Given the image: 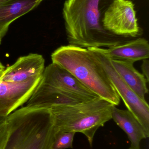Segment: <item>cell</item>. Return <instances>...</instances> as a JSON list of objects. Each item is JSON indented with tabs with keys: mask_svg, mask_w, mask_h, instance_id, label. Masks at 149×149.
I'll return each instance as SVG.
<instances>
[{
	"mask_svg": "<svg viewBox=\"0 0 149 149\" xmlns=\"http://www.w3.org/2000/svg\"><path fill=\"white\" fill-rule=\"evenodd\" d=\"M114 0H66L63 8L69 45L84 49L108 48L129 40L105 29L104 13Z\"/></svg>",
	"mask_w": 149,
	"mask_h": 149,
	"instance_id": "cell-1",
	"label": "cell"
},
{
	"mask_svg": "<svg viewBox=\"0 0 149 149\" xmlns=\"http://www.w3.org/2000/svg\"><path fill=\"white\" fill-rule=\"evenodd\" d=\"M6 121L8 134L3 149H53L56 130L49 107L26 106Z\"/></svg>",
	"mask_w": 149,
	"mask_h": 149,
	"instance_id": "cell-2",
	"label": "cell"
},
{
	"mask_svg": "<svg viewBox=\"0 0 149 149\" xmlns=\"http://www.w3.org/2000/svg\"><path fill=\"white\" fill-rule=\"evenodd\" d=\"M51 59L99 97L115 106L120 104V98L105 70L87 49L63 45L52 52Z\"/></svg>",
	"mask_w": 149,
	"mask_h": 149,
	"instance_id": "cell-3",
	"label": "cell"
},
{
	"mask_svg": "<svg viewBox=\"0 0 149 149\" xmlns=\"http://www.w3.org/2000/svg\"><path fill=\"white\" fill-rule=\"evenodd\" d=\"M115 106L99 97L75 105L52 106L50 108L56 132L82 133L92 147L97 130L112 119Z\"/></svg>",
	"mask_w": 149,
	"mask_h": 149,
	"instance_id": "cell-4",
	"label": "cell"
},
{
	"mask_svg": "<svg viewBox=\"0 0 149 149\" xmlns=\"http://www.w3.org/2000/svg\"><path fill=\"white\" fill-rule=\"evenodd\" d=\"M105 70L117 93L129 110L141 123L149 136V107L146 100L141 99L127 85L115 70L108 58L100 48L87 49Z\"/></svg>",
	"mask_w": 149,
	"mask_h": 149,
	"instance_id": "cell-5",
	"label": "cell"
},
{
	"mask_svg": "<svg viewBox=\"0 0 149 149\" xmlns=\"http://www.w3.org/2000/svg\"><path fill=\"white\" fill-rule=\"evenodd\" d=\"M102 22L106 30L118 36L134 38L143 34L130 0H114L105 11Z\"/></svg>",
	"mask_w": 149,
	"mask_h": 149,
	"instance_id": "cell-6",
	"label": "cell"
},
{
	"mask_svg": "<svg viewBox=\"0 0 149 149\" xmlns=\"http://www.w3.org/2000/svg\"><path fill=\"white\" fill-rule=\"evenodd\" d=\"M42 77L32 78L22 82L0 81V116L6 117L27 102Z\"/></svg>",
	"mask_w": 149,
	"mask_h": 149,
	"instance_id": "cell-7",
	"label": "cell"
},
{
	"mask_svg": "<svg viewBox=\"0 0 149 149\" xmlns=\"http://www.w3.org/2000/svg\"><path fill=\"white\" fill-rule=\"evenodd\" d=\"M41 81L86 101L99 97L67 70L53 63L45 68Z\"/></svg>",
	"mask_w": 149,
	"mask_h": 149,
	"instance_id": "cell-8",
	"label": "cell"
},
{
	"mask_svg": "<svg viewBox=\"0 0 149 149\" xmlns=\"http://www.w3.org/2000/svg\"><path fill=\"white\" fill-rule=\"evenodd\" d=\"M42 55L30 54L20 57L12 65L5 68L0 81L19 82L42 76L45 70Z\"/></svg>",
	"mask_w": 149,
	"mask_h": 149,
	"instance_id": "cell-9",
	"label": "cell"
},
{
	"mask_svg": "<svg viewBox=\"0 0 149 149\" xmlns=\"http://www.w3.org/2000/svg\"><path fill=\"white\" fill-rule=\"evenodd\" d=\"M85 101H87L81 97L40 81L27 101L26 106L50 107L55 106L75 105Z\"/></svg>",
	"mask_w": 149,
	"mask_h": 149,
	"instance_id": "cell-10",
	"label": "cell"
},
{
	"mask_svg": "<svg viewBox=\"0 0 149 149\" xmlns=\"http://www.w3.org/2000/svg\"><path fill=\"white\" fill-rule=\"evenodd\" d=\"M111 60H120L134 63L149 57V45L147 39L140 38L128 40L107 49L100 48Z\"/></svg>",
	"mask_w": 149,
	"mask_h": 149,
	"instance_id": "cell-11",
	"label": "cell"
},
{
	"mask_svg": "<svg viewBox=\"0 0 149 149\" xmlns=\"http://www.w3.org/2000/svg\"><path fill=\"white\" fill-rule=\"evenodd\" d=\"M112 119L127 135L131 142L129 149H141V141L148 138L141 123L129 110L119 109L115 106Z\"/></svg>",
	"mask_w": 149,
	"mask_h": 149,
	"instance_id": "cell-12",
	"label": "cell"
},
{
	"mask_svg": "<svg viewBox=\"0 0 149 149\" xmlns=\"http://www.w3.org/2000/svg\"><path fill=\"white\" fill-rule=\"evenodd\" d=\"M43 0H9L0 4V39L12 22L38 6Z\"/></svg>",
	"mask_w": 149,
	"mask_h": 149,
	"instance_id": "cell-13",
	"label": "cell"
},
{
	"mask_svg": "<svg viewBox=\"0 0 149 149\" xmlns=\"http://www.w3.org/2000/svg\"><path fill=\"white\" fill-rule=\"evenodd\" d=\"M115 70L133 91L143 100L148 93L147 79L138 72L133 63L120 60H111Z\"/></svg>",
	"mask_w": 149,
	"mask_h": 149,
	"instance_id": "cell-14",
	"label": "cell"
},
{
	"mask_svg": "<svg viewBox=\"0 0 149 149\" xmlns=\"http://www.w3.org/2000/svg\"><path fill=\"white\" fill-rule=\"evenodd\" d=\"M74 132H56L53 149L73 148Z\"/></svg>",
	"mask_w": 149,
	"mask_h": 149,
	"instance_id": "cell-15",
	"label": "cell"
},
{
	"mask_svg": "<svg viewBox=\"0 0 149 149\" xmlns=\"http://www.w3.org/2000/svg\"><path fill=\"white\" fill-rule=\"evenodd\" d=\"M6 117L0 116V149H3L8 136V129Z\"/></svg>",
	"mask_w": 149,
	"mask_h": 149,
	"instance_id": "cell-16",
	"label": "cell"
},
{
	"mask_svg": "<svg viewBox=\"0 0 149 149\" xmlns=\"http://www.w3.org/2000/svg\"><path fill=\"white\" fill-rule=\"evenodd\" d=\"M149 62L148 59H144L143 60L141 65V70L142 74L144 75L147 79L148 82L149 81Z\"/></svg>",
	"mask_w": 149,
	"mask_h": 149,
	"instance_id": "cell-17",
	"label": "cell"
},
{
	"mask_svg": "<svg viewBox=\"0 0 149 149\" xmlns=\"http://www.w3.org/2000/svg\"><path fill=\"white\" fill-rule=\"evenodd\" d=\"M5 69V68L4 65L0 62V79H1V77L2 75L3 74Z\"/></svg>",
	"mask_w": 149,
	"mask_h": 149,
	"instance_id": "cell-18",
	"label": "cell"
},
{
	"mask_svg": "<svg viewBox=\"0 0 149 149\" xmlns=\"http://www.w3.org/2000/svg\"><path fill=\"white\" fill-rule=\"evenodd\" d=\"M9 1V0H0V4L5 2L7 1Z\"/></svg>",
	"mask_w": 149,
	"mask_h": 149,
	"instance_id": "cell-19",
	"label": "cell"
},
{
	"mask_svg": "<svg viewBox=\"0 0 149 149\" xmlns=\"http://www.w3.org/2000/svg\"><path fill=\"white\" fill-rule=\"evenodd\" d=\"M2 39H0V44H1V42Z\"/></svg>",
	"mask_w": 149,
	"mask_h": 149,
	"instance_id": "cell-20",
	"label": "cell"
}]
</instances>
